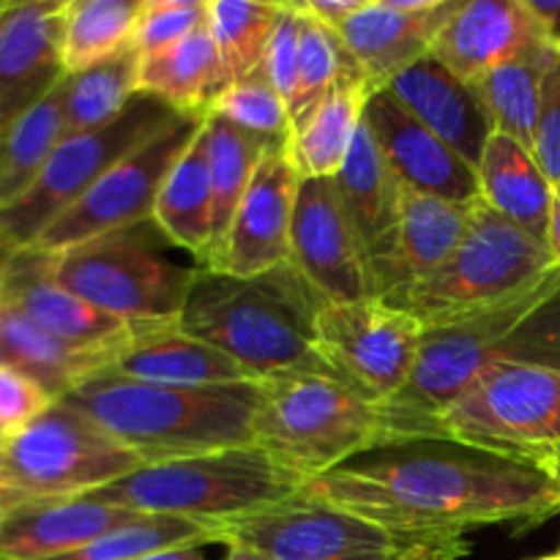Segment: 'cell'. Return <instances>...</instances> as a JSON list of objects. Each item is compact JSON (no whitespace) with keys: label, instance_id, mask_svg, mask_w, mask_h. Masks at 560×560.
Wrapping results in <instances>:
<instances>
[{"label":"cell","instance_id":"obj_51","mask_svg":"<svg viewBox=\"0 0 560 560\" xmlns=\"http://www.w3.org/2000/svg\"><path fill=\"white\" fill-rule=\"evenodd\" d=\"M545 465H547V470H550V474L556 476V481L560 485V443H558L556 448H552L550 454H547Z\"/></svg>","mask_w":560,"mask_h":560},{"label":"cell","instance_id":"obj_48","mask_svg":"<svg viewBox=\"0 0 560 560\" xmlns=\"http://www.w3.org/2000/svg\"><path fill=\"white\" fill-rule=\"evenodd\" d=\"M547 246L552 252V260L560 268V186H552V211L550 228H547Z\"/></svg>","mask_w":560,"mask_h":560},{"label":"cell","instance_id":"obj_54","mask_svg":"<svg viewBox=\"0 0 560 560\" xmlns=\"http://www.w3.org/2000/svg\"><path fill=\"white\" fill-rule=\"evenodd\" d=\"M558 556H560V552H558Z\"/></svg>","mask_w":560,"mask_h":560},{"label":"cell","instance_id":"obj_5","mask_svg":"<svg viewBox=\"0 0 560 560\" xmlns=\"http://www.w3.org/2000/svg\"><path fill=\"white\" fill-rule=\"evenodd\" d=\"M310 476L257 446H235L200 457L142 465L118 481L88 492V501L140 514L195 520L224 530L271 512L304 492Z\"/></svg>","mask_w":560,"mask_h":560},{"label":"cell","instance_id":"obj_22","mask_svg":"<svg viewBox=\"0 0 560 560\" xmlns=\"http://www.w3.org/2000/svg\"><path fill=\"white\" fill-rule=\"evenodd\" d=\"M476 202L463 206V202L419 195L402 186L397 241H394L392 260L375 282L377 299L397 304L408 290L435 277L463 246L474 222Z\"/></svg>","mask_w":560,"mask_h":560},{"label":"cell","instance_id":"obj_15","mask_svg":"<svg viewBox=\"0 0 560 560\" xmlns=\"http://www.w3.org/2000/svg\"><path fill=\"white\" fill-rule=\"evenodd\" d=\"M290 262L326 304L377 299L370 257L334 178L301 180L290 228Z\"/></svg>","mask_w":560,"mask_h":560},{"label":"cell","instance_id":"obj_20","mask_svg":"<svg viewBox=\"0 0 560 560\" xmlns=\"http://www.w3.org/2000/svg\"><path fill=\"white\" fill-rule=\"evenodd\" d=\"M0 301L16 306L44 331L80 348H118L135 323L118 320L55 282L47 257L36 249L0 260Z\"/></svg>","mask_w":560,"mask_h":560},{"label":"cell","instance_id":"obj_9","mask_svg":"<svg viewBox=\"0 0 560 560\" xmlns=\"http://www.w3.org/2000/svg\"><path fill=\"white\" fill-rule=\"evenodd\" d=\"M556 268L545 241L479 200L468 235L452 260L392 306L410 312L424 328L438 326L503 304L539 284Z\"/></svg>","mask_w":560,"mask_h":560},{"label":"cell","instance_id":"obj_44","mask_svg":"<svg viewBox=\"0 0 560 560\" xmlns=\"http://www.w3.org/2000/svg\"><path fill=\"white\" fill-rule=\"evenodd\" d=\"M55 399L38 383L9 364H0V438L14 435L44 413Z\"/></svg>","mask_w":560,"mask_h":560},{"label":"cell","instance_id":"obj_8","mask_svg":"<svg viewBox=\"0 0 560 560\" xmlns=\"http://www.w3.org/2000/svg\"><path fill=\"white\" fill-rule=\"evenodd\" d=\"M170 246L151 219L55 255H42L55 282L96 310L126 323H156L180 315L200 268L170 260Z\"/></svg>","mask_w":560,"mask_h":560},{"label":"cell","instance_id":"obj_21","mask_svg":"<svg viewBox=\"0 0 560 560\" xmlns=\"http://www.w3.org/2000/svg\"><path fill=\"white\" fill-rule=\"evenodd\" d=\"M534 42H547L525 0H463L438 33L430 55L476 85Z\"/></svg>","mask_w":560,"mask_h":560},{"label":"cell","instance_id":"obj_34","mask_svg":"<svg viewBox=\"0 0 560 560\" xmlns=\"http://www.w3.org/2000/svg\"><path fill=\"white\" fill-rule=\"evenodd\" d=\"M60 91H63L66 137L102 129L120 118L131 98L140 93V55L126 49L104 63L69 74Z\"/></svg>","mask_w":560,"mask_h":560},{"label":"cell","instance_id":"obj_41","mask_svg":"<svg viewBox=\"0 0 560 560\" xmlns=\"http://www.w3.org/2000/svg\"><path fill=\"white\" fill-rule=\"evenodd\" d=\"M208 22V0H140L131 49L140 58L184 42Z\"/></svg>","mask_w":560,"mask_h":560},{"label":"cell","instance_id":"obj_7","mask_svg":"<svg viewBox=\"0 0 560 560\" xmlns=\"http://www.w3.org/2000/svg\"><path fill=\"white\" fill-rule=\"evenodd\" d=\"M142 468L80 410L52 402L38 419L0 438V517L33 503L66 501Z\"/></svg>","mask_w":560,"mask_h":560},{"label":"cell","instance_id":"obj_49","mask_svg":"<svg viewBox=\"0 0 560 560\" xmlns=\"http://www.w3.org/2000/svg\"><path fill=\"white\" fill-rule=\"evenodd\" d=\"M140 560H206V556H202V547L189 545V547H178V550L156 552V556H148Z\"/></svg>","mask_w":560,"mask_h":560},{"label":"cell","instance_id":"obj_2","mask_svg":"<svg viewBox=\"0 0 560 560\" xmlns=\"http://www.w3.org/2000/svg\"><path fill=\"white\" fill-rule=\"evenodd\" d=\"M525 361L560 364V268L503 304L424 328L408 386L381 405L386 443L424 438L487 370Z\"/></svg>","mask_w":560,"mask_h":560},{"label":"cell","instance_id":"obj_31","mask_svg":"<svg viewBox=\"0 0 560 560\" xmlns=\"http://www.w3.org/2000/svg\"><path fill=\"white\" fill-rule=\"evenodd\" d=\"M153 222L175 249H184L195 257V266H208L213 235V195L211 173H208L206 120L195 142L170 170L159 191L156 208H153Z\"/></svg>","mask_w":560,"mask_h":560},{"label":"cell","instance_id":"obj_42","mask_svg":"<svg viewBox=\"0 0 560 560\" xmlns=\"http://www.w3.org/2000/svg\"><path fill=\"white\" fill-rule=\"evenodd\" d=\"M301 27H304V14H301L299 3H282L271 44H268L266 63H262L266 80L288 104L295 91V77H299Z\"/></svg>","mask_w":560,"mask_h":560},{"label":"cell","instance_id":"obj_4","mask_svg":"<svg viewBox=\"0 0 560 560\" xmlns=\"http://www.w3.org/2000/svg\"><path fill=\"white\" fill-rule=\"evenodd\" d=\"M323 304L290 260L255 277L197 268L178 326L222 350L257 381L284 372L331 375L315 345Z\"/></svg>","mask_w":560,"mask_h":560},{"label":"cell","instance_id":"obj_25","mask_svg":"<svg viewBox=\"0 0 560 560\" xmlns=\"http://www.w3.org/2000/svg\"><path fill=\"white\" fill-rule=\"evenodd\" d=\"M140 517L145 514L88 501V498L33 503L0 517V560H49L66 556Z\"/></svg>","mask_w":560,"mask_h":560},{"label":"cell","instance_id":"obj_6","mask_svg":"<svg viewBox=\"0 0 560 560\" xmlns=\"http://www.w3.org/2000/svg\"><path fill=\"white\" fill-rule=\"evenodd\" d=\"M260 383L255 446L310 479L386 443L381 405L337 377L284 372Z\"/></svg>","mask_w":560,"mask_h":560},{"label":"cell","instance_id":"obj_36","mask_svg":"<svg viewBox=\"0 0 560 560\" xmlns=\"http://www.w3.org/2000/svg\"><path fill=\"white\" fill-rule=\"evenodd\" d=\"M140 0H69L63 20V63L69 74L131 49Z\"/></svg>","mask_w":560,"mask_h":560},{"label":"cell","instance_id":"obj_39","mask_svg":"<svg viewBox=\"0 0 560 560\" xmlns=\"http://www.w3.org/2000/svg\"><path fill=\"white\" fill-rule=\"evenodd\" d=\"M301 14H304V9H301ZM353 74H361V71L359 66L353 63L348 49H345L342 38H339L331 27L320 25V22L312 20L310 14H304L299 77H295L293 98H290V118H293V126H299L301 120L326 98V93L331 91L334 85H339L345 77Z\"/></svg>","mask_w":560,"mask_h":560},{"label":"cell","instance_id":"obj_43","mask_svg":"<svg viewBox=\"0 0 560 560\" xmlns=\"http://www.w3.org/2000/svg\"><path fill=\"white\" fill-rule=\"evenodd\" d=\"M534 159L552 186H560V49L541 82L539 118L534 131Z\"/></svg>","mask_w":560,"mask_h":560},{"label":"cell","instance_id":"obj_10","mask_svg":"<svg viewBox=\"0 0 560 560\" xmlns=\"http://www.w3.org/2000/svg\"><path fill=\"white\" fill-rule=\"evenodd\" d=\"M178 115L159 98L137 93L113 124L63 137L31 189L11 206L0 208V260L31 249L44 230L69 211L113 164L129 156Z\"/></svg>","mask_w":560,"mask_h":560},{"label":"cell","instance_id":"obj_23","mask_svg":"<svg viewBox=\"0 0 560 560\" xmlns=\"http://www.w3.org/2000/svg\"><path fill=\"white\" fill-rule=\"evenodd\" d=\"M386 88L432 135L452 145L470 167H479L495 126L476 85L459 80L441 60L427 55L394 77Z\"/></svg>","mask_w":560,"mask_h":560},{"label":"cell","instance_id":"obj_1","mask_svg":"<svg viewBox=\"0 0 560 560\" xmlns=\"http://www.w3.org/2000/svg\"><path fill=\"white\" fill-rule=\"evenodd\" d=\"M304 495L430 539L490 525L528 530L560 514V485L539 459L446 438L383 443L310 479Z\"/></svg>","mask_w":560,"mask_h":560},{"label":"cell","instance_id":"obj_14","mask_svg":"<svg viewBox=\"0 0 560 560\" xmlns=\"http://www.w3.org/2000/svg\"><path fill=\"white\" fill-rule=\"evenodd\" d=\"M424 541L432 539L381 528L301 492L284 506L228 525L219 545L255 547L273 560H399Z\"/></svg>","mask_w":560,"mask_h":560},{"label":"cell","instance_id":"obj_16","mask_svg":"<svg viewBox=\"0 0 560 560\" xmlns=\"http://www.w3.org/2000/svg\"><path fill=\"white\" fill-rule=\"evenodd\" d=\"M69 0H0V131L69 77L63 20Z\"/></svg>","mask_w":560,"mask_h":560},{"label":"cell","instance_id":"obj_18","mask_svg":"<svg viewBox=\"0 0 560 560\" xmlns=\"http://www.w3.org/2000/svg\"><path fill=\"white\" fill-rule=\"evenodd\" d=\"M364 124L370 126L383 159L405 189L463 206L479 200L476 170L452 145L432 135L416 115H410L388 88H381L366 98Z\"/></svg>","mask_w":560,"mask_h":560},{"label":"cell","instance_id":"obj_26","mask_svg":"<svg viewBox=\"0 0 560 560\" xmlns=\"http://www.w3.org/2000/svg\"><path fill=\"white\" fill-rule=\"evenodd\" d=\"M334 180H337L345 208H348V217L353 219L355 230H359L361 244L370 257L372 277L377 282V277L394 255L402 184L386 164L366 124H361L353 148H350L348 159H345L342 170Z\"/></svg>","mask_w":560,"mask_h":560},{"label":"cell","instance_id":"obj_24","mask_svg":"<svg viewBox=\"0 0 560 560\" xmlns=\"http://www.w3.org/2000/svg\"><path fill=\"white\" fill-rule=\"evenodd\" d=\"M126 377L159 386H230L257 381L230 355L189 337L175 320L135 323L115 348L113 366Z\"/></svg>","mask_w":560,"mask_h":560},{"label":"cell","instance_id":"obj_29","mask_svg":"<svg viewBox=\"0 0 560 560\" xmlns=\"http://www.w3.org/2000/svg\"><path fill=\"white\" fill-rule=\"evenodd\" d=\"M372 93L375 88L361 74L345 77L299 126H293L288 156L301 180L337 178L364 124V107Z\"/></svg>","mask_w":560,"mask_h":560},{"label":"cell","instance_id":"obj_40","mask_svg":"<svg viewBox=\"0 0 560 560\" xmlns=\"http://www.w3.org/2000/svg\"><path fill=\"white\" fill-rule=\"evenodd\" d=\"M208 113L222 115L230 124L266 140H290V131H293L290 104L273 91L262 71L249 80L230 82Z\"/></svg>","mask_w":560,"mask_h":560},{"label":"cell","instance_id":"obj_17","mask_svg":"<svg viewBox=\"0 0 560 560\" xmlns=\"http://www.w3.org/2000/svg\"><path fill=\"white\" fill-rule=\"evenodd\" d=\"M301 175L288 156V140H273L257 164L235 211L213 271L255 277L290 260V228Z\"/></svg>","mask_w":560,"mask_h":560},{"label":"cell","instance_id":"obj_47","mask_svg":"<svg viewBox=\"0 0 560 560\" xmlns=\"http://www.w3.org/2000/svg\"><path fill=\"white\" fill-rule=\"evenodd\" d=\"M525 3H528L530 14L539 20L547 42L560 49V0H525Z\"/></svg>","mask_w":560,"mask_h":560},{"label":"cell","instance_id":"obj_37","mask_svg":"<svg viewBox=\"0 0 560 560\" xmlns=\"http://www.w3.org/2000/svg\"><path fill=\"white\" fill-rule=\"evenodd\" d=\"M282 3L208 0V31L217 42L230 82L260 74Z\"/></svg>","mask_w":560,"mask_h":560},{"label":"cell","instance_id":"obj_38","mask_svg":"<svg viewBox=\"0 0 560 560\" xmlns=\"http://www.w3.org/2000/svg\"><path fill=\"white\" fill-rule=\"evenodd\" d=\"M219 541H222V530L211 528V525L167 517V514H145L135 523H126L98 536L80 550L49 560H140L164 550H178V547L189 545L206 547L219 545Z\"/></svg>","mask_w":560,"mask_h":560},{"label":"cell","instance_id":"obj_12","mask_svg":"<svg viewBox=\"0 0 560 560\" xmlns=\"http://www.w3.org/2000/svg\"><path fill=\"white\" fill-rule=\"evenodd\" d=\"M206 115H186L170 120L162 131L107 170L74 206L60 213L31 249L55 255L71 246L88 244L107 233L151 222L159 191L186 148L200 135ZM27 252V249H25Z\"/></svg>","mask_w":560,"mask_h":560},{"label":"cell","instance_id":"obj_52","mask_svg":"<svg viewBox=\"0 0 560 560\" xmlns=\"http://www.w3.org/2000/svg\"><path fill=\"white\" fill-rule=\"evenodd\" d=\"M534 560H560V556H545V558H534Z\"/></svg>","mask_w":560,"mask_h":560},{"label":"cell","instance_id":"obj_45","mask_svg":"<svg viewBox=\"0 0 560 560\" xmlns=\"http://www.w3.org/2000/svg\"><path fill=\"white\" fill-rule=\"evenodd\" d=\"M364 0H301V9L304 14H310L312 20H317L320 25L331 27L337 33V27L342 25L345 20L355 14L361 9Z\"/></svg>","mask_w":560,"mask_h":560},{"label":"cell","instance_id":"obj_30","mask_svg":"<svg viewBox=\"0 0 560 560\" xmlns=\"http://www.w3.org/2000/svg\"><path fill=\"white\" fill-rule=\"evenodd\" d=\"M228 85L230 74L208 25L151 58H140V93L175 113L208 115Z\"/></svg>","mask_w":560,"mask_h":560},{"label":"cell","instance_id":"obj_19","mask_svg":"<svg viewBox=\"0 0 560 560\" xmlns=\"http://www.w3.org/2000/svg\"><path fill=\"white\" fill-rule=\"evenodd\" d=\"M463 0H364L337 27L345 49L375 91L421 58Z\"/></svg>","mask_w":560,"mask_h":560},{"label":"cell","instance_id":"obj_33","mask_svg":"<svg viewBox=\"0 0 560 560\" xmlns=\"http://www.w3.org/2000/svg\"><path fill=\"white\" fill-rule=\"evenodd\" d=\"M273 140L257 137L244 131L241 126L230 124L222 115H206V148H208V173H211V195H213V235L208 266H213L219 249L224 244L235 211L244 200L246 189L252 184L257 164L262 153Z\"/></svg>","mask_w":560,"mask_h":560},{"label":"cell","instance_id":"obj_27","mask_svg":"<svg viewBox=\"0 0 560 560\" xmlns=\"http://www.w3.org/2000/svg\"><path fill=\"white\" fill-rule=\"evenodd\" d=\"M0 342L3 364L38 383L55 402L96 372L109 370L115 355V348H80L63 342L5 301H0Z\"/></svg>","mask_w":560,"mask_h":560},{"label":"cell","instance_id":"obj_32","mask_svg":"<svg viewBox=\"0 0 560 560\" xmlns=\"http://www.w3.org/2000/svg\"><path fill=\"white\" fill-rule=\"evenodd\" d=\"M556 52L558 47H552L550 42H534L512 60L492 69L485 80L476 82V91L490 113L495 131L517 140L530 153H534V131L539 118L541 82Z\"/></svg>","mask_w":560,"mask_h":560},{"label":"cell","instance_id":"obj_46","mask_svg":"<svg viewBox=\"0 0 560 560\" xmlns=\"http://www.w3.org/2000/svg\"><path fill=\"white\" fill-rule=\"evenodd\" d=\"M470 552V545L465 536H443V539H432L410 550L408 556L399 560H459Z\"/></svg>","mask_w":560,"mask_h":560},{"label":"cell","instance_id":"obj_28","mask_svg":"<svg viewBox=\"0 0 560 560\" xmlns=\"http://www.w3.org/2000/svg\"><path fill=\"white\" fill-rule=\"evenodd\" d=\"M476 175H479V200L487 208L547 244L552 184L528 148L495 131L481 153Z\"/></svg>","mask_w":560,"mask_h":560},{"label":"cell","instance_id":"obj_35","mask_svg":"<svg viewBox=\"0 0 560 560\" xmlns=\"http://www.w3.org/2000/svg\"><path fill=\"white\" fill-rule=\"evenodd\" d=\"M66 137L63 91H55L0 131V208L25 195Z\"/></svg>","mask_w":560,"mask_h":560},{"label":"cell","instance_id":"obj_53","mask_svg":"<svg viewBox=\"0 0 560 560\" xmlns=\"http://www.w3.org/2000/svg\"><path fill=\"white\" fill-rule=\"evenodd\" d=\"M0 364H3V342H0Z\"/></svg>","mask_w":560,"mask_h":560},{"label":"cell","instance_id":"obj_13","mask_svg":"<svg viewBox=\"0 0 560 560\" xmlns=\"http://www.w3.org/2000/svg\"><path fill=\"white\" fill-rule=\"evenodd\" d=\"M421 339L424 326L383 299L323 304L315 326L317 355L331 377L375 405L408 386Z\"/></svg>","mask_w":560,"mask_h":560},{"label":"cell","instance_id":"obj_3","mask_svg":"<svg viewBox=\"0 0 560 560\" xmlns=\"http://www.w3.org/2000/svg\"><path fill=\"white\" fill-rule=\"evenodd\" d=\"M58 402L80 410L142 465L255 446L262 383L159 386L102 370Z\"/></svg>","mask_w":560,"mask_h":560},{"label":"cell","instance_id":"obj_50","mask_svg":"<svg viewBox=\"0 0 560 560\" xmlns=\"http://www.w3.org/2000/svg\"><path fill=\"white\" fill-rule=\"evenodd\" d=\"M228 547V558L224 560H273L266 552L255 550V547H246V545H224Z\"/></svg>","mask_w":560,"mask_h":560},{"label":"cell","instance_id":"obj_11","mask_svg":"<svg viewBox=\"0 0 560 560\" xmlns=\"http://www.w3.org/2000/svg\"><path fill=\"white\" fill-rule=\"evenodd\" d=\"M424 438L539 459L560 443V364H498L443 410Z\"/></svg>","mask_w":560,"mask_h":560}]
</instances>
